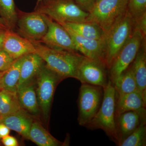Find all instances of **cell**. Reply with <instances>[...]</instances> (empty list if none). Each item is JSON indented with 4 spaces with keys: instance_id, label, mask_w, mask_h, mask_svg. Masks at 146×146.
<instances>
[{
    "instance_id": "obj_1",
    "label": "cell",
    "mask_w": 146,
    "mask_h": 146,
    "mask_svg": "<svg viewBox=\"0 0 146 146\" xmlns=\"http://www.w3.org/2000/svg\"><path fill=\"white\" fill-rule=\"evenodd\" d=\"M28 39L35 48V53L42 58L47 68L63 79L68 78L76 79L78 67L83 55L52 48L39 41Z\"/></svg>"
},
{
    "instance_id": "obj_2",
    "label": "cell",
    "mask_w": 146,
    "mask_h": 146,
    "mask_svg": "<svg viewBox=\"0 0 146 146\" xmlns=\"http://www.w3.org/2000/svg\"><path fill=\"white\" fill-rule=\"evenodd\" d=\"M35 10L60 24L89 21V13L73 0H43L36 3Z\"/></svg>"
},
{
    "instance_id": "obj_3",
    "label": "cell",
    "mask_w": 146,
    "mask_h": 146,
    "mask_svg": "<svg viewBox=\"0 0 146 146\" xmlns=\"http://www.w3.org/2000/svg\"><path fill=\"white\" fill-rule=\"evenodd\" d=\"M103 89V98L100 107L86 127L89 129L103 130L117 145L115 126L116 91L113 83L110 80L107 86Z\"/></svg>"
},
{
    "instance_id": "obj_4",
    "label": "cell",
    "mask_w": 146,
    "mask_h": 146,
    "mask_svg": "<svg viewBox=\"0 0 146 146\" xmlns=\"http://www.w3.org/2000/svg\"><path fill=\"white\" fill-rule=\"evenodd\" d=\"M134 29V22L127 10L106 35L104 60L108 70L110 69L118 53L131 36Z\"/></svg>"
},
{
    "instance_id": "obj_5",
    "label": "cell",
    "mask_w": 146,
    "mask_h": 146,
    "mask_svg": "<svg viewBox=\"0 0 146 146\" xmlns=\"http://www.w3.org/2000/svg\"><path fill=\"white\" fill-rule=\"evenodd\" d=\"M128 1L101 0L89 13V21L97 24L106 35L126 12Z\"/></svg>"
},
{
    "instance_id": "obj_6",
    "label": "cell",
    "mask_w": 146,
    "mask_h": 146,
    "mask_svg": "<svg viewBox=\"0 0 146 146\" xmlns=\"http://www.w3.org/2000/svg\"><path fill=\"white\" fill-rule=\"evenodd\" d=\"M104 89L101 86L82 83L78 99V122L85 126L94 117L101 105Z\"/></svg>"
},
{
    "instance_id": "obj_7",
    "label": "cell",
    "mask_w": 146,
    "mask_h": 146,
    "mask_svg": "<svg viewBox=\"0 0 146 146\" xmlns=\"http://www.w3.org/2000/svg\"><path fill=\"white\" fill-rule=\"evenodd\" d=\"M36 93L39 108L47 121L55 90L58 83L63 79L47 68L42 66L36 75Z\"/></svg>"
},
{
    "instance_id": "obj_8",
    "label": "cell",
    "mask_w": 146,
    "mask_h": 146,
    "mask_svg": "<svg viewBox=\"0 0 146 146\" xmlns=\"http://www.w3.org/2000/svg\"><path fill=\"white\" fill-rule=\"evenodd\" d=\"M144 40L146 39L141 32L134 30L131 36L118 53L110 69L109 80L112 83L133 62Z\"/></svg>"
},
{
    "instance_id": "obj_9",
    "label": "cell",
    "mask_w": 146,
    "mask_h": 146,
    "mask_svg": "<svg viewBox=\"0 0 146 146\" xmlns=\"http://www.w3.org/2000/svg\"><path fill=\"white\" fill-rule=\"evenodd\" d=\"M16 27L19 34L27 39L40 41L48 30L45 15L36 11L25 12L17 9Z\"/></svg>"
},
{
    "instance_id": "obj_10",
    "label": "cell",
    "mask_w": 146,
    "mask_h": 146,
    "mask_svg": "<svg viewBox=\"0 0 146 146\" xmlns=\"http://www.w3.org/2000/svg\"><path fill=\"white\" fill-rule=\"evenodd\" d=\"M106 65L100 60L83 56L77 71L76 79L82 83L101 86H107L108 78Z\"/></svg>"
},
{
    "instance_id": "obj_11",
    "label": "cell",
    "mask_w": 146,
    "mask_h": 146,
    "mask_svg": "<svg viewBox=\"0 0 146 146\" xmlns=\"http://www.w3.org/2000/svg\"><path fill=\"white\" fill-rule=\"evenodd\" d=\"M44 15L48 25V31L39 42L52 48L78 52L68 31L62 25Z\"/></svg>"
},
{
    "instance_id": "obj_12",
    "label": "cell",
    "mask_w": 146,
    "mask_h": 146,
    "mask_svg": "<svg viewBox=\"0 0 146 146\" xmlns=\"http://www.w3.org/2000/svg\"><path fill=\"white\" fill-rule=\"evenodd\" d=\"M146 121V110L125 112L115 117L118 145L129 136L143 122Z\"/></svg>"
},
{
    "instance_id": "obj_13",
    "label": "cell",
    "mask_w": 146,
    "mask_h": 146,
    "mask_svg": "<svg viewBox=\"0 0 146 146\" xmlns=\"http://www.w3.org/2000/svg\"><path fill=\"white\" fill-rule=\"evenodd\" d=\"M3 50L14 60L35 53V48L29 39L8 29L6 32Z\"/></svg>"
},
{
    "instance_id": "obj_14",
    "label": "cell",
    "mask_w": 146,
    "mask_h": 146,
    "mask_svg": "<svg viewBox=\"0 0 146 146\" xmlns=\"http://www.w3.org/2000/svg\"><path fill=\"white\" fill-rule=\"evenodd\" d=\"M64 27L71 35L78 52L81 53L84 56L100 60L105 64L104 40L85 38L76 34L68 28Z\"/></svg>"
},
{
    "instance_id": "obj_15",
    "label": "cell",
    "mask_w": 146,
    "mask_h": 146,
    "mask_svg": "<svg viewBox=\"0 0 146 146\" xmlns=\"http://www.w3.org/2000/svg\"><path fill=\"white\" fill-rule=\"evenodd\" d=\"M33 121L29 112L23 108L15 113L1 117L0 119V122L27 139Z\"/></svg>"
},
{
    "instance_id": "obj_16",
    "label": "cell",
    "mask_w": 146,
    "mask_h": 146,
    "mask_svg": "<svg viewBox=\"0 0 146 146\" xmlns=\"http://www.w3.org/2000/svg\"><path fill=\"white\" fill-rule=\"evenodd\" d=\"M44 63L42 58L35 53L25 56L21 65L18 89L33 81Z\"/></svg>"
},
{
    "instance_id": "obj_17",
    "label": "cell",
    "mask_w": 146,
    "mask_h": 146,
    "mask_svg": "<svg viewBox=\"0 0 146 146\" xmlns=\"http://www.w3.org/2000/svg\"><path fill=\"white\" fill-rule=\"evenodd\" d=\"M145 41L144 40L131 63L137 90L146 102V50Z\"/></svg>"
},
{
    "instance_id": "obj_18",
    "label": "cell",
    "mask_w": 146,
    "mask_h": 146,
    "mask_svg": "<svg viewBox=\"0 0 146 146\" xmlns=\"http://www.w3.org/2000/svg\"><path fill=\"white\" fill-rule=\"evenodd\" d=\"M116 97L115 117L128 111L146 108V102L138 91Z\"/></svg>"
},
{
    "instance_id": "obj_19",
    "label": "cell",
    "mask_w": 146,
    "mask_h": 146,
    "mask_svg": "<svg viewBox=\"0 0 146 146\" xmlns=\"http://www.w3.org/2000/svg\"><path fill=\"white\" fill-rule=\"evenodd\" d=\"M17 94L22 108L33 115L39 114L40 110L33 81L18 89Z\"/></svg>"
},
{
    "instance_id": "obj_20",
    "label": "cell",
    "mask_w": 146,
    "mask_h": 146,
    "mask_svg": "<svg viewBox=\"0 0 146 146\" xmlns=\"http://www.w3.org/2000/svg\"><path fill=\"white\" fill-rule=\"evenodd\" d=\"M76 34L88 39L104 40L105 34L97 24L91 21L61 24Z\"/></svg>"
},
{
    "instance_id": "obj_21",
    "label": "cell",
    "mask_w": 146,
    "mask_h": 146,
    "mask_svg": "<svg viewBox=\"0 0 146 146\" xmlns=\"http://www.w3.org/2000/svg\"><path fill=\"white\" fill-rule=\"evenodd\" d=\"M28 139L39 146H58L62 145L37 121L33 122Z\"/></svg>"
},
{
    "instance_id": "obj_22",
    "label": "cell",
    "mask_w": 146,
    "mask_h": 146,
    "mask_svg": "<svg viewBox=\"0 0 146 146\" xmlns=\"http://www.w3.org/2000/svg\"><path fill=\"white\" fill-rule=\"evenodd\" d=\"M24 58V56L14 60L9 69L4 73L1 80L2 89L17 93Z\"/></svg>"
},
{
    "instance_id": "obj_23",
    "label": "cell",
    "mask_w": 146,
    "mask_h": 146,
    "mask_svg": "<svg viewBox=\"0 0 146 146\" xmlns=\"http://www.w3.org/2000/svg\"><path fill=\"white\" fill-rule=\"evenodd\" d=\"M112 83L116 91L117 97L138 91L131 65Z\"/></svg>"
},
{
    "instance_id": "obj_24",
    "label": "cell",
    "mask_w": 146,
    "mask_h": 146,
    "mask_svg": "<svg viewBox=\"0 0 146 146\" xmlns=\"http://www.w3.org/2000/svg\"><path fill=\"white\" fill-rule=\"evenodd\" d=\"M22 108L16 92L0 91V115L4 117L18 112Z\"/></svg>"
},
{
    "instance_id": "obj_25",
    "label": "cell",
    "mask_w": 146,
    "mask_h": 146,
    "mask_svg": "<svg viewBox=\"0 0 146 146\" xmlns=\"http://www.w3.org/2000/svg\"><path fill=\"white\" fill-rule=\"evenodd\" d=\"M0 17L8 29L16 28L18 13L13 0H0Z\"/></svg>"
},
{
    "instance_id": "obj_26",
    "label": "cell",
    "mask_w": 146,
    "mask_h": 146,
    "mask_svg": "<svg viewBox=\"0 0 146 146\" xmlns=\"http://www.w3.org/2000/svg\"><path fill=\"white\" fill-rule=\"evenodd\" d=\"M118 146H146V121L141 123L136 129Z\"/></svg>"
},
{
    "instance_id": "obj_27",
    "label": "cell",
    "mask_w": 146,
    "mask_h": 146,
    "mask_svg": "<svg viewBox=\"0 0 146 146\" xmlns=\"http://www.w3.org/2000/svg\"><path fill=\"white\" fill-rule=\"evenodd\" d=\"M127 10L135 23L146 13V0H128Z\"/></svg>"
},
{
    "instance_id": "obj_28",
    "label": "cell",
    "mask_w": 146,
    "mask_h": 146,
    "mask_svg": "<svg viewBox=\"0 0 146 146\" xmlns=\"http://www.w3.org/2000/svg\"><path fill=\"white\" fill-rule=\"evenodd\" d=\"M12 58L3 50H0V72L8 70L14 62Z\"/></svg>"
},
{
    "instance_id": "obj_29",
    "label": "cell",
    "mask_w": 146,
    "mask_h": 146,
    "mask_svg": "<svg viewBox=\"0 0 146 146\" xmlns=\"http://www.w3.org/2000/svg\"><path fill=\"white\" fill-rule=\"evenodd\" d=\"M81 9L88 13L93 10L97 3V0H73Z\"/></svg>"
},
{
    "instance_id": "obj_30",
    "label": "cell",
    "mask_w": 146,
    "mask_h": 146,
    "mask_svg": "<svg viewBox=\"0 0 146 146\" xmlns=\"http://www.w3.org/2000/svg\"><path fill=\"white\" fill-rule=\"evenodd\" d=\"M134 29L141 32L144 38L146 39V13L134 23Z\"/></svg>"
},
{
    "instance_id": "obj_31",
    "label": "cell",
    "mask_w": 146,
    "mask_h": 146,
    "mask_svg": "<svg viewBox=\"0 0 146 146\" xmlns=\"http://www.w3.org/2000/svg\"><path fill=\"white\" fill-rule=\"evenodd\" d=\"M2 142L5 146H18L19 143L17 139L13 136L9 135L2 138Z\"/></svg>"
},
{
    "instance_id": "obj_32",
    "label": "cell",
    "mask_w": 146,
    "mask_h": 146,
    "mask_svg": "<svg viewBox=\"0 0 146 146\" xmlns=\"http://www.w3.org/2000/svg\"><path fill=\"white\" fill-rule=\"evenodd\" d=\"M10 129L5 125L0 122V138L8 136L10 133Z\"/></svg>"
},
{
    "instance_id": "obj_33",
    "label": "cell",
    "mask_w": 146,
    "mask_h": 146,
    "mask_svg": "<svg viewBox=\"0 0 146 146\" xmlns=\"http://www.w3.org/2000/svg\"><path fill=\"white\" fill-rule=\"evenodd\" d=\"M7 29L0 27V50H3L4 41Z\"/></svg>"
},
{
    "instance_id": "obj_34",
    "label": "cell",
    "mask_w": 146,
    "mask_h": 146,
    "mask_svg": "<svg viewBox=\"0 0 146 146\" xmlns=\"http://www.w3.org/2000/svg\"><path fill=\"white\" fill-rule=\"evenodd\" d=\"M0 27H3L6 28L7 29V27L6 26L5 24V23L4 22L3 19H2L1 17H0Z\"/></svg>"
},
{
    "instance_id": "obj_35",
    "label": "cell",
    "mask_w": 146,
    "mask_h": 146,
    "mask_svg": "<svg viewBox=\"0 0 146 146\" xmlns=\"http://www.w3.org/2000/svg\"><path fill=\"white\" fill-rule=\"evenodd\" d=\"M6 71H5V72H0V91H1V90H2V89H1V78L3 76V75L4 74V73H5Z\"/></svg>"
},
{
    "instance_id": "obj_36",
    "label": "cell",
    "mask_w": 146,
    "mask_h": 146,
    "mask_svg": "<svg viewBox=\"0 0 146 146\" xmlns=\"http://www.w3.org/2000/svg\"><path fill=\"white\" fill-rule=\"evenodd\" d=\"M42 1H43V0H37V3H39Z\"/></svg>"
},
{
    "instance_id": "obj_37",
    "label": "cell",
    "mask_w": 146,
    "mask_h": 146,
    "mask_svg": "<svg viewBox=\"0 0 146 146\" xmlns=\"http://www.w3.org/2000/svg\"><path fill=\"white\" fill-rule=\"evenodd\" d=\"M100 1H101V0H97V3L98 2Z\"/></svg>"
},
{
    "instance_id": "obj_38",
    "label": "cell",
    "mask_w": 146,
    "mask_h": 146,
    "mask_svg": "<svg viewBox=\"0 0 146 146\" xmlns=\"http://www.w3.org/2000/svg\"><path fill=\"white\" fill-rule=\"evenodd\" d=\"M1 115H0V119H1Z\"/></svg>"
}]
</instances>
